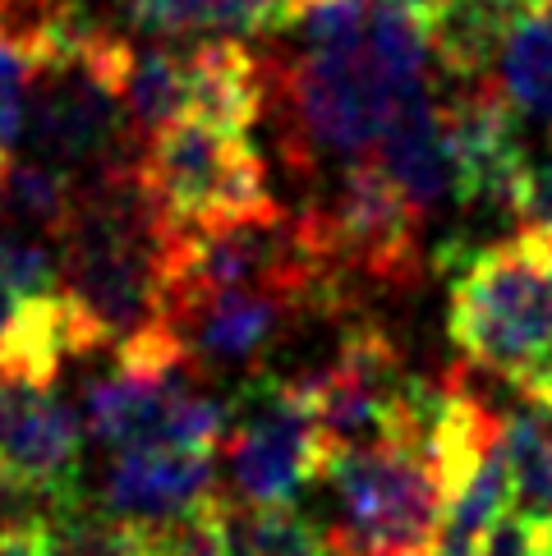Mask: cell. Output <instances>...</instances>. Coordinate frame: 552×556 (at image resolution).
Wrapping results in <instances>:
<instances>
[{
    "instance_id": "83f0119b",
    "label": "cell",
    "mask_w": 552,
    "mask_h": 556,
    "mask_svg": "<svg viewBox=\"0 0 552 556\" xmlns=\"http://www.w3.org/2000/svg\"><path fill=\"white\" fill-rule=\"evenodd\" d=\"M438 556H479V543H465V539H447L438 543Z\"/></svg>"
},
{
    "instance_id": "ac0fdd59",
    "label": "cell",
    "mask_w": 552,
    "mask_h": 556,
    "mask_svg": "<svg viewBox=\"0 0 552 556\" xmlns=\"http://www.w3.org/2000/svg\"><path fill=\"white\" fill-rule=\"evenodd\" d=\"M502 455L516 510L552 520V409L520 405L502 419Z\"/></svg>"
},
{
    "instance_id": "7c38bea8",
    "label": "cell",
    "mask_w": 552,
    "mask_h": 556,
    "mask_svg": "<svg viewBox=\"0 0 552 556\" xmlns=\"http://www.w3.org/2000/svg\"><path fill=\"white\" fill-rule=\"evenodd\" d=\"M529 14H535V5H525V0H447L424 24L432 65L447 70L456 84L492 78L511 33Z\"/></svg>"
},
{
    "instance_id": "52a82bcc",
    "label": "cell",
    "mask_w": 552,
    "mask_h": 556,
    "mask_svg": "<svg viewBox=\"0 0 552 556\" xmlns=\"http://www.w3.org/2000/svg\"><path fill=\"white\" fill-rule=\"evenodd\" d=\"M84 428L51 387L0 382V469L24 483L42 506L55 510L74 502Z\"/></svg>"
},
{
    "instance_id": "e0dca14e",
    "label": "cell",
    "mask_w": 552,
    "mask_h": 556,
    "mask_svg": "<svg viewBox=\"0 0 552 556\" xmlns=\"http://www.w3.org/2000/svg\"><path fill=\"white\" fill-rule=\"evenodd\" d=\"M42 547L47 556H152V529L121 520L111 510H88L78 496L42 515Z\"/></svg>"
},
{
    "instance_id": "7402d4cb",
    "label": "cell",
    "mask_w": 552,
    "mask_h": 556,
    "mask_svg": "<svg viewBox=\"0 0 552 556\" xmlns=\"http://www.w3.org/2000/svg\"><path fill=\"white\" fill-rule=\"evenodd\" d=\"M212 506H203L199 515H189V520H180V525L152 529V543H156L152 556H226V543H222V529H216Z\"/></svg>"
},
{
    "instance_id": "d6986e66",
    "label": "cell",
    "mask_w": 552,
    "mask_h": 556,
    "mask_svg": "<svg viewBox=\"0 0 552 556\" xmlns=\"http://www.w3.org/2000/svg\"><path fill=\"white\" fill-rule=\"evenodd\" d=\"M37 88V47L28 24H0V156H10L28 125Z\"/></svg>"
},
{
    "instance_id": "f546056e",
    "label": "cell",
    "mask_w": 552,
    "mask_h": 556,
    "mask_svg": "<svg viewBox=\"0 0 552 556\" xmlns=\"http://www.w3.org/2000/svg\"><path fill=\"white\" fill-rule=\"evenodd\" d=\"M525 5H535V10H543V5H552V0H525Z\"/></svg>"
},
{
    "instance_id": "9a60e30c",
    "label": "cell",
    "mask_w": 552,
    "mask_h": 556,
    "mask_svg": "<svg viewBox=\"0 0 552 556\" xmlns=\"http://www.w3.org/2000/svg\"><path fill=\"white\" fill-rule=\"evenodd\" d=\"M125 115L134 138H152L189 115V74L185 55L171 47H148L134 55L129 84H125Z\"/></svg>"
},
{
    "instance_id": "5bb4252c",
    "label": "cell",
    "mask_w": 552,
    "mask_h": 556,
    "mask_svg": "<svg viewBox=\"0 0 552 556\" xmlns=\"http://www.w3.org/2000/svg\"><path fill=\"white\" fill-rule=\"evenodd\" d=\"M74 203H78L74 170H61L51 162H10L5 166L0 216H10V226L61 244V235H65L70 216H74Z\"/></svg>"
},
{
    "instance_id": "603a6c76",
    "label": "cell",
    "mask_w": 552,
    "mask_h": 556,
    "mask_svg": "<svg viewBox=\"0 0 552 556\" xmlns=\"http://www.w3.org/2000/svg\"><path fill=\"white\" fill-rule=\"evenodd\" d=\"M121 5L143 28H156V33L212 28V18H216V0H121Z\"/></svg>"
},
{
    "instance_id": "ffe728a7",
    "label": "cell",
    "mask_w": 552,
    "mask_h": 556,
    "mask_svg": "<svg viewBox=\"0 0 552 556\" xmlns=\"http://www.w3.org/2000/svg\"><path fill=\"white\" fill-rule=\"evenodd\" d=\"M0 281L18 300H51L61 294V257L51 253L42 235H28L0 216Z\"/></svg>"
},
{
    "instance_id": "30bf717a",
    "label": "cell",
    "mask_w": 552,
    "mask_h": 556,
    "mask_svg": "<svg viewBox=\"0 0 552 556\" xmlns=\"http://www.w3.org/2000/svg\"><path fill=\"white\" fill-rule=\"evenodd\" d=\"M185 74H189V115L185 121L212 125L222 134L244 138L272 102L267 61H259V55L244 42H235V37L199 42L185 55Z\"/></svg>"
},
{
    "instance_id": "7a4b0ae2",
    "label": "cell",
    "mask_w": 552,
    "mask_h": 556,
    "mask_svg": "<svg viewBox=\"0 0 552 556\" xmlns=\"http://www.w3.org/2000/svg\"><path fill=\"white\" fill-rule=\"evenodd\" d=\"M327 479L341 496V525L327 529V543L341 556H438L447 496L414 446L331 455Z\"/></svg>"
},
{
    "instance_id": "277c9868",
    "label": "cell",
    "mask_w": 552,
    "mask_h": 556,
    "mask_svg": "<svg viewBox=\"0 0 552 556\" xmlns=\"http://www.w3.org/2000/svg\"><path fill=\"white\" fill-rule=\"evenodd\" d=\"M222 451L235 502L263 510H290L313 479H327L331 460L313 401L276 372H259L244 387Z\"/></svg>"
},
{
    "instance_id": "d4e9b609",
    "label": "cell",
    "mask_w": 552,
    "mask_h": 556,
    "mask_svg": "<svg viewBox=\"0 0 552 556\" xmlns=\"http://www.w3.org/2000/svg\"><path fill=\"white\" fill-rule=\"evenodd\" d=\"M0 556H47L42 520L33 525H0Z\"/></svg>"
},
{
    "instance_id": "9c48e42d",
    "label": "cell",
    "mask_w": 552,
    "mask_h": 556,
    "mask_svg": "<svg viewBox=\"0 0 552 556\" xmlns=\"http://www.w3.org/2000/svg\"><path fill=\"white\" fill-rule=\"evenodd\" d=\"M313 304L290 290H230V294H212L203 304L180 308L171 317V327L199 368L249 364L281 336L286 323H294Z\"/></svg>"
},
{
    "instance_id": "484cf974",
    "label": "cell",
    "mask_w": 552,
    "mask_h": 556,
    "mask_svg": "<svg viewBox=\"0 0 552 556\" xmlns=\"http://www.w3.org/2000/svg\"><path fill=\"white\" fill-rule=\"evenodd\" d=\"M18 304H24V300H18V294L5 286V281H0V336H5L10 331V323H14V313H18Z\"/></svg>"
},
{
    "instance_id": "8992f818",
    "label": "cell",
    "mask_w": 552,
    "mask_h": 556,
    "mask_svg": "<svg viewBox=\"0 0 552 556\" xmlns=\"http://www.w3.org/2000/svg\"><path fill=\"white\" fill-rule=\"evenodd\" d=\"M451 152L461 170V207H488L502 216H516L529 152L520 143V115L506 102L498 78L461 84L456 97L442 106Z\"/></svg>"
},
{
    "instance_id": "4fadbf2b",
    "label": "cell",
    "mask_w": 552,
    "mask_h": 556,
    "mask_svg": "<svg viewBox=\"0 0 552 556\" xmlns=\"http://www.w3.org/2000/svg\"><path fill=\"white\" fill-rule=\"evenodd\" d=\"M216 529H222L226 556H341L327 543L318 525H309L294 510H263L244 506L235 496H216Z\"/></svg>"
},
{
    "instance_id": "cb8c5ba5",
    "label": "cell",
    "mask_w": 552,
    "mask_h": 556,
    "mask_svg": "<svg viewBox=\"0 0 552 556\" xmlns=\"http://www.w3.org/2000/svg\"><path fill=\"white\" fill-rule=\"evenodd\" d=\"M520 226L525 235H539V240H552V148L543 156H529L525 170V189H520Z\"/></svg>"
},
{
    "instance_id": "2e32d148",
    "label": "cell",
    "mask_w": 552,
    "mask_h": 556,
    "mask_svg": "<svg viewBox=\"0 0 552 556\" xmlns=\"http://www.w3.org/2000/svg\"><path fill=\"white\" fill-rule=\"evenodd\" d=\"M492 78L506 92V102L516 106V115L552 125V5L535 10L511 33Z\"/></svg>"
},
{
    "instance_id": "f1b7e54d",
    "label": "cell",
    "mask_w": 552,
    "mask_h": 556,
    "mask_svg": "<svg viewBox=\"0 0 552 556\" xmlns=\"http://www.w3.org/2000/svg\"><path fill=\"white\" fill-rule=\"evenodd\" d=\"M543 257H548V271H552V240H543Z\"/></svg>"
},
{
    "instance_id": "ba28073f",
    "label": "cell",
    "mask_w": 552,
    "mask_h": 556,
    "mask_svg": "<svg viewBox=\"0 0 552 556\" xmlns=\"http://www.w3.org/2000/svg\"><path fill=\"white\" fill-rule=\"evenodd\" d=\"M216 488V455H189V451H125L106 479V510L134 520L143 529L180 525L189 515L212 506Z\"/></svg>"
},
{
    "instance_id": "4316f807",
    "label": "cell",
    "mask_w": 552,
    "mask_h": 556,
    "mask_svg": "<svg viewBox=\"0 0 552 556\" xmlns=\"http://www.w3.org/2000/svg\"><path fill=\"white\" fill-rule=\"evenodd\" d=\"M397 5H405V10L414 14V18H419V24H428V18L438 14V10L447 5V0H397Z\"/></svg>"
},
{
    "instance_id": "6da1fadb",
    "label": "cell",
    "mask_w": 552,
    "mask_h": 556,
    "mask_svg": "<svg viewBox=\"0 0 552 556\" xmlns=\"http://www.w3.org/2000/svg\"><path fill=\"white\" fill-rule=\"evenodd\" d=\"M447 331L469 368L498 372L525 405L552 409V271L539 235L520 230L461 257Z\"/></svg>"
},
{
    "instance_id": "44dd1931",
    "label": "cell",
    "mask_w": 552,
    "mask_h": 556,
    "mask_svg": "<svg viewBox=\"0 0 552 556\" xmlns=\"http://www.w3.org/2000/svg\"><path fill=\"white\" fill-rule=\"evenodd\" d=\"M479 556H552V520L511 510L488 529Z\"/></svg>"
},
{
    "instance_id": "3957f363",
    "label": "cell",
    "mask_w": 552,
    "mask_h": 556,
    "mask_svg": "<svg viewBox=\"0 0 552 556\" xmlns=\"http://www.w3.org/2000/svg\"><path fill=\"white\" fill-rule=\"evenodd\" d=\"M143 175L175 230L249 222L281 207L267 189L259 148L199 121H175L156 134L143 148Z\"/></svg>"
},
{
    "instance_id": "5b68a950",
    "label": "cell",
    "mask_w": 552,
    "mask_h": 556,
    "mask_svg": "<svg viewBox=\"0 0 552 556\" xmlns=\"http://www.w3.org/2000/svg\"><path fill=\"white\" fill-rule=\"evenodd\" d=\"M313 216V230L337 263V271H364L382 286H414L424 271L419 226L424 216L410 207V198L387 180L378 156L350 162L341 170L337 189L323 203L304 207Z\"/></svg>"
},
{
    "instance_id": "4dcf8cb0",
    "label": "cell",
    "mask_w": 552,
    "mask_h": 556,
    "mask_svg": "<svg viewBox=\"0 0 552 556\" xmlns=\"http://www.w3.org/2000/svg\"><path fill=\"white\" fill-rule=\"evenodd\" d=\"M0 382H5V377H0Z\"/></svg>"
},
{
    "instance_id": "8fae6325",
    "label": "cell",
    "mask_w": 552,
    "mask_h": 556,
    "mask_svg": "<svg viewBox=\"0 0 552 556\" xmlns=\"http://www.w3.org/2000/svg\"><path fill=\"white\" fill-rule=\"evenodd\" d=\"M378 166L410 198V207L419 216L461 198V170H456V152H451L447 115L432 97L414 102L391 125V134L378 143Z\"/></svg>"
}]
</instances>
